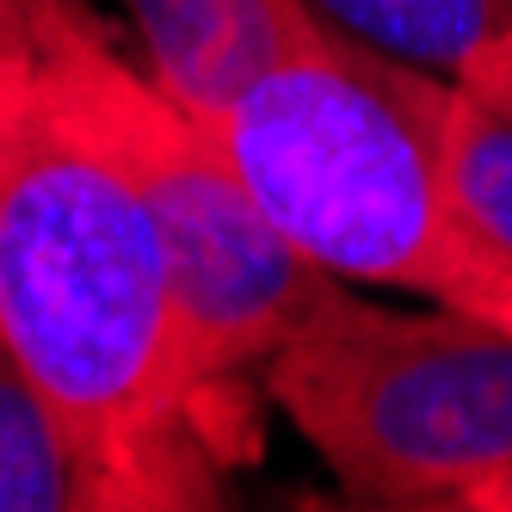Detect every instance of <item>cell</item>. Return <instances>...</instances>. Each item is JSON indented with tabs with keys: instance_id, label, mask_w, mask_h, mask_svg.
<instances>
[{
	"instance_id": "obj_1",
	"label": "cell",
	"mask_w": 512,
	"mask_h": 512,
	"mask_svg": "<svg viewBox=\"0 0 512 512\" xmlns=\"http://www.w3.org/2000/svg\"><path fill=\"white\" fill-rule=\"evenodd\" d=\"M0 340L44 389L87 512L223 506L260 457L192 383L136 186L44 87L0 173Z\"/></svg>"
},
{
	"instance_id": "obj_2",
	"label": "cell",
	"mask_w": 512,
	"mask_h": 512,
	"mask_svg": "<svg viewBox=\"0 0 512 512\" xmlns=\"http://www.w3.org/2000/svg\"><path fill=\"white\" fill-rule=\"evenodd\" d=\"M438 75L383 62L284 7L278 56L210 136L290 247L340 284L414 290L512 327V253L457 204L432 136Z\"/></svg>"
},
{
	"instance_id": "obj_3",
	"label": "cell",
	"mask_w": 512,
	"mask_h": 512,
	"mask_svg": "<svg viewBox=\"0 0 512 512\" xmlns=\"http://www.w3.org/2000/svg\"><path fill=\"white\" fill-rule=\"evenodd\" d=\"M19 38L38 62V87L124 167L149 210L198 395L260 445L266 358L340 278L290 247L210 124L179 112L149 68H130L81 0H31Z\"/></svg>"
},
{
	"instance_id": "obj_4",
	"label": "cell",
	"mask_w": 512,
	"mask_h": 512,
	"mask_svg": "<svg viewBox=\"0 0 512 512\" xmlns=\"http://www.w3.org/2000/svg\"><path fill=\"white\" fill-rule=\"evenodd\" d=\"M260 395L358 506L469 512L512 469V327L463 309L408 315L327 284Z\"/></svg>"
},
{
	"instance_id": "obj_5",
	"label": "cell",
	"mask_w": 512,
	"mask_h": 512,
	"mask_svg": "<svg viewBox=\"0 0 512 512\" xmlns=\"http://www.w3.org/2000/svg\"><path fill=\"white\" fill-rule=\"evenodd\" d=\"M149 81L198 124L223 118L284 44V0H124Z\"/></svg>"
},
{
	"instance_id": "obj_6",
	"label": "cell",
	"mask_w": 512,
	"mask_h": 512,
	"mask_svg": "<svg viewBox=\"0 0 512 512\" xmlns=\"http://www.w3.org/2000/svg\"><path fill=\"white\" fill-rule=\"evenodd\" d=\"M309 25L383 62L463 81L475 62L512 44V0H284Z\"/></svg>"
},
{
	"instance_id": "obj_7",
	"label": "cell",
	"mask_w": 512,
	"mask_h": 512,
	"mask_svg": "<svg viewBox=\"0 0 512 512\" xmlns=\"http://www.w3.org/2000/svg\"><path fill=\"white\" fill-rule=\"evenodd\" d=\"M432 136L457 204L475 229L512 253V87L494 81H438Z\"/></svg>"
},
{
	"instance_id": "obj_8",
	"label": "cell",
	"mask_w": 512,
	"mask_h": 512,
	"mask_svg": "<svg viewBox=\"0 0 512 512\" xmlns=\"http://www.w3.org/2000/svg\"><path fill=\"white\" fill-rule=\"evenodd\" d=\"M0 512H87L75 451L7 340H0Z\"/></svg>"
},
{
	"instance_id": "obj_9",
	"label": "cell",
	"mask_w": 512,
	"mask_h": 512,
	"mask_svg": "<svg viewBox=\"0 0 512 512\" xmlns=\"http://www.w3.org/2000/svg\"><path fill=\"white\" fill-rule=\"evenodd\" d=\"M31 99H38V62H31L25 38H7L0 31V173L13 161V142L31 118Z\"/></svg>"
},
{
	"instance_id": "obj_10",
	"label": "cell",
	"mask_w": 512,
	"mask_h": 512,
	"mask_svg": "<svg viewBox=\"0 0 512 512\" xmlns=\"http://www.w3.org/2000/svg\"><path fill=\"white\" fill-rule=\"evenodd\" d=\"M463 81H494V87H512V44H500L488 62H475Z\"/></svg>"
},
{
	"instance_id": "obj_11",
	"label": "cell",
	"mask_w": 512,
	"mask_h": 512,
	"mask_svg": "<svg viewBox=\"0 0 512 512\" xmlns=\"http://www.w3.org/2000/svg\"><path fill=\"white\" fill-rule=\"evenodd\" d=\"M469 512H512V469H506V475H494V482L475 494V506H469Z\"/></svg>"
},
{
	"instance_id": "obj_12",
	"label": "cell",
	"mask_w": 512,
	"mask_h": 512,
	"mask_svg": "<svg viewBox=\"0 0 512 512\" xmlns=\"http://www.w3.org/2000/svg\"><path fill=\"white\" fill-rule=\"evenodd\" d=\"M31 13V0H0V31H7V38H19V19Z\"/></svg>"
}]
</instances>
